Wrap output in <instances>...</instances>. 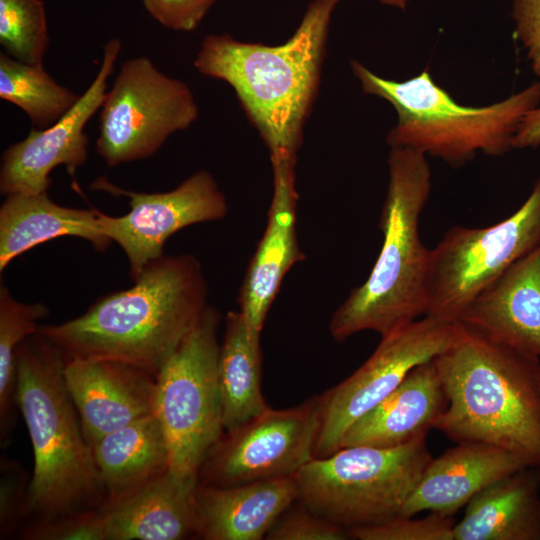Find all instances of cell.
I'll return each instance as SVG.
<instances>
[{
  "mask_svg": "<svg viewBox=\"0 0 540 540\" xmlns=\"http://www.w3.org/2000/svg\"><path fill=\"white\" fill-rule=\"evenodd\" d=\"M125 290L38 333L66 359L113 360L156 376L208 307L202 266L192 254L163 255Z\"/></svg>",
  "mask_w": 540,
  "mask_h": 540,
  "instance_id": "obj_1",
  "label": "cell"
},
{
  "mask_svg": "<svg viewBox=\"0 0 540 540\" xmlns=\"http://www.w3.org/2000/svg\"><path fill=\"white\" fill-rule=\"evenodd\" d=\"M341 0L312 1L295 33L277 46L207 35L194 60L228 83L270 151L297 155L316 99L331 15Z\"/></svg>",
  "mask_w": 540,
  "mask_h": 540,
  "instance_id": "obj_2",
  "label": "cell"
},
{
  "mask_svg": "<svg viewBox=\"0 0 540 540\" xmlns=\"http://www.w3.org/2000/svg\"><path fill=\"white\" fill-rule=\"evenodd\" d=\"M66 357L39 334L16 350L17 404L34 453L27 512L34 524L102 505L106 491L64 379Z\"/></svg>",
  "mask_w": 540,
  "mask_h": 540,
  "instance_id": "obj_3",
  "label": "cell"
},
{
  "mask_svg": "<svg viewBox=\"0 0 540 540\" xmlns=\"http://www.w3.org/2000/svg\"><path fill=\"white\" fill-rule=\"evenodd\" d=\"M447 406L435 428L449 439L507 450L540 466V360L466 328L433 359Z\"/></svg>",
  "mask_w": 540,
  "mask_h": 540,
  "instance_id": "obj_4",
  "label": "cell"
},
{
  "mask_svg": "<svg viewBox=\"0 0 540 540\" xmlns=\"http://www.w3.org/2000/svg\"><path fill=\"white\" fill-rule=\"evenodd\" d=\"M388 176L380 216L381 250L367 279L330 319L329 332L338 342L362 331L385 336L426 312L430 249L419 234L432 186L426 155L409 147H390Z\"/></svg>",
  "mask_w": 540,
  "mask_h": 540,
  "instance_id": "obj_5",
  "label": "cell"
},
{
  "mask_svg": "<svg viewBox=\"0 0 540 540\" xmlns=\"http://www.w3.org/2000/svg\"><path fill=\"white\" fill-rule=\"evenodd\" d=\"M351 69L366 94L389 102L397 122L388 132L390 147H409L458 167L478 152L502 156L524 115L540 105V80L520 92L482 107L459 104L433 80L428 69L405 80L385 79L357 60Z\"/></svg>",
  "mask_w": 540,
  "mask_h": 540,
  "instance_id": "obj_6",
  "label": "cell"
},
{
  "mask_svg": "<svg viewBox=\"0 0 540 540\" xmlns=\"http://www.w3.org/2000/svg\"><path fill=\"white\" fill-rule=\"evenodd\" d=\"M425 438L392 448L342 447L313 458L294 476L298 503L347 530L400 516L432 459Z\"/></svg>",
  "mask_w": 540,
  "mask_h": 540,
  "instance_id": "obj_7",
  "label": "cell"
},
{
  "mask_svg": "<svg viewBox=\"0 0 540 540\" xmlns=\"http://www.w3.org/2000/svg\"><path fill=\"white\" fill-rule=\"evenodd\" d=\"M220 318L208 305L155 376L153 414L166 437L169 470L184 477H198L225 431L218 378Z\"/></svg>",
  "mask_w": 540,
  "mask_h": 540,
  "instance_id": "obj_8",
  "label": "cell"
},
{
  "mask_svg": "<svg viewBox=\"0 0 540 540\" xmlns=\"http://www.w3.org/2000/svg\"><path fill=\"white\" fill-rule=\"evenodd\" d=\"M540 245V175L523 204L487 227L454 226L430 249L424 316L459 322L468 306Z\"/></svg>",
  "mask_w": 540,
  "mask_h": 540,
  "instance_id": "obj_9",
  "label": "cell"
},
{
  "mask_svg": "<svg viewBox=\"0 0 540 540\" xmlns=\"http://www.w3.org/2000/svg\"><path fill=\"white\" fill-rule=\"evenodd\" d=\"M100 109L96 152L109 167L151 157L199 116L190 87L145 56L121 65Z\"/></svg>",
  "mask_w": 540,
  "mask_h": 540,
  "instance_id": "obj_10",
  "label": "cell"
},
{
  "mask_svg": "<svg viewBox=\"0 0 540 540\" xmlns=\"http://www.w3.org/2000/svg\"><path fill=\"white\" fill-rule=\"evenodd\" d=\"M460 322L423 316L381 337L371 356L349 377L320 395L321 424L315 457L340 448L348 428L392 393L409 372L452 347Z\"/></svg>",
  "mask_w": 540,
  "mask_h": 540,
  "instance_id": "obj_11",
  "label": "cell"
},
{
  "mask_svg": "<svg viewBox=\"0 0 540 540\" xmlns=\"http://www.w3.org/2000/svg\"><path fill=\"white\" fill-rule=\"evenodd\" d=\"M320 424V396L287 409L268 406L224 431L200 468L199 483L228 487L295 476L315 458Z\"/></svg>",
  "mask_w": 540,
  "mask_h": 540,
  "instance_id": "obj_12",
  "label": "cell"
},
{
  "mask_svg": "<svg viewBox=\"0 0 540 540\" xmlns=\"http://www.w3.org/2000/svg\"><path fill=\"white\" fill-rule=\"evenodd\" d=\"M197 476L169 469L101 506L66 519L34 524L28 539L180 540L196 535Z\"/></svg>",
  "mask_w": 540,
  "mask_h": 540,
  "instance_id": "obj_13",
  "label": "cell"
},
{
  "mask_svg": "<svg viewBox=\"0 0 540 540\" xmlns=\"http://www.w3.org/2000/svg\"><path fill=\"white\" fill-rule=\"evenodd\" d=\"M92 187L129 198L128 213L115 217L99 212V218L104 235L125 252L133 281L150 262L164 255V245L173 234L193 224L221 220L228 211L225 195L204 170L167 192L129 191L105 178Z\"/></svg>",
  "mask_w": 540,
  "mask_h": 540,
  "instance_id": "obj_14",
  "label": "cell"
},
{
  "mask_svg": "<svg viewBox=\"0 0 540 540\" xmlns=\"http://www.w3.org/2000/svg\"><path fill=\"white\" fill-rule=\"evenodd\" d=\"M121 41L111 38L104 45L100 68L75 106L60 120L43 129H32L10 145L1 158L0 192L37 194L47 192L51 171L64 165L74 176L88 157L89 138L84 128L100 109L121 51Z\"/></svg>",
  "mask_w": 540,
  "mask_h": 540,
  "instance_id": "obj_15",
  "label": "cell"
},
{
  "mask_svg": "<svg viewBox=\"0 0 540 540\" xmlns=\"http://www.w3.org/2000/svg\"><path fill=\"white\" fill-rule=\"evenodd\" d=\"M273 195L264 234L249 262L238 293L239 311L247 324L262 332L281 282L296 263L305 259L296 233L298 194L296 156H270Z\"/></svg>",
  "mask_w": 540,
  "mask_h": 540,
  "instance_id": "obj_16",
  "label": "cell"
},
{
  "mask_svg": "<svg viewBox=\"0 0 540 540\" xmlns=\"http://www.w3.org/2000/svg\"><path fill=\"white\" fill-rule=\"evenodd\" d=\"M64 379L87 443L154 413L155 376L113 360L71 358Z\"/></svg>",
  "mask_w": 540,
  "mask_h": 540,
  "instance_id": "obj_17",
  "label": "cell"
},
{
  "mask_svg": "<svg viewBox=\"0 0 540 540\" xmlns=\"http://www.w3.org/2000/svg\"><path fill=\"white\" fill-rule=\"evenodd\" d=\"M459 322L494 343L540 360V245L484 290Z\"/></svg>",
  "mask_w": 540,
  "mask_h": 540,
  "instance_id": "obj_18",
  "label": "cell"
},
{
  "mask_svg": "<svg viewBox=\"0 0 540 540\" xmlns=\"http://www.w3.org/2000/svg\"><path fill=\"white\" fill-rule=\"evenodd\" d=\"M523 468L528 467L507 450L480 442H459L432 457L401 516L413 517L423 511L453 516L478 492Z\"/></svg>",
  "mask_w": 540,
  "mask_h": 540,
  "instance_id": "obj_19",
  "label": "cell"
},
{
  "mask_svg": "<svg viewBox=\"0 0 540 540\" xmlns=\"http://www.w3.org/2000/svg\"><path fill=\"white\" fill-rule=\"evenodd\" d=\"M294 476L228 487L198 483L196 535L205 540H260L297 501Z\"/></svg>",
  "mask_w": 540,
  "mask_h": 540,
  "instance_id": "obj_20",
  "label": "cell"
},
{
  "mask_svg": "<svg viewBox=\"0 0 540 540\" xmlns=\"http://www.w3.org/2000/svg\"><path fill=\"white\" fill-rule=\"evenodd\" d=\"M446 406L434 360L420 364L392 393L348 428L340 448H392L407 444L435 428Z\"/></svg>",
  "mask_w": 540,
  "mask_h": 540,
  "instance_id": "obj_21",
  "label": "cell"
},
{
  "mask_svg": "<svg viewBox=\"0 0 540 540\" xmlns=\"http://www.w3.org/2000/svg\"><path fill=\"white\" fill-rule=\"evenodd\" d=\"M99 212L59 205L47 192L6 195L0 208V272L26 251L64 236L104 251L112 242L102 232Z\"/></svg>",
  "mask_w": 540,
  "mask_h": 540,
  "instance_id": "obj_22",
  "label": "cell"
},
{
  "mask_svg": "<svg viewBox=\"0 0 540 540\" xmlns=\"http://www.w3.org/2000/svg\"><path fill=\"white\" fill-rule=\"evenodd\" d=\"M539 488L528 468L490 484L467 503L453 540H540Z\"/></svg>",
  "mask_w": 540,
  "mask_h": 540,
  "instance_id": "obj_23",
  "label": "cell"
},
{
  "mask_svg": "<svg viewBox=\"0 0 540 540\" xmlns=\"http://www.w3.org/2000/svg\"><path fill=\"white\" fill-rule=\"evenodd\" d=\"M106 499L118 498L169 469V450L154 414L140 418L92 445Z\"/></svg>",
  "mask_w": 540,
  "mask_h": 540,
  "instance_id": "obj_24",
  "label": "cell"
},
{
  "mask_svg": "<svg viewBox=\"0 0 540 540\" xmlns=\"http://www.w3.org/2000/svg\"><path fill=\"white\" fill-rule=\"evenodd\" d=\"M261 333L249 327L239 310L227 313L218 360L225 431L243 424L268 407L261 388Z\"/></svg>",
  "mask_w": 540,
  "mask_h": 540,
  "instance_id": "obj_25",
  "label": "cell"
},
{
  "mask_svg": "<svg viewBox=\"0 0 540 540\" xmlns=\"http://www.w3.org/2000/svg\"><path fill=\"white\" fill-rule=\"evenodd\" d=\"M81 95L57 83L43 65H31L0 53V98L22 109L38 129L66 115Z\"/></svg>",
  "mask_w": 540,
  "mask_h": 540,
  "instance_id": "obj_26",
  "label": "cell"
},
{
  "mask_svg": "<svg viewBox=\"0 0 540 540\" xmlns=\"http://www.w3.org/2000/svg\"><path fill=\"white\" fill-rule=\"evenodd\" d=\"M49 313L42 303L16 300L8 288L0 286V431L5 438L14 425L17 404L16 350L38 332V321Z\"/></svg>",
  "mask_w": 540,
  "mask_h": 540,
  "instance_id": "obj_27",
  "label": "cell"
},
{
  "mask_svg": "<svg viewBox=\"0 0 540 540\" xmlns=\"http://www.w3.org/2000/svg\"><path fill=\"white\" fill-rule=\"evenodd\" d=\"M0 44L10 57L43 65L48 46L45 5L42 0H0Z\"/></svg>",
  "mask_w": 540,
  "mask_h": 540,
  "instance_id": "obj_28",
  "label": "cell"
},
{
  "mask_svg": "<svg viewBox=\"0 0 540 540\" xmlns=\"http://www.w3.org/2000/svg\"><path fill=\"white\" fill-rule=\"evenodd\" d=\"M452 516L431 513L422 519L397 516L391 520L348 530L359 540H453Z\"/></svg>",
  "mask_w": 540,
  "mask_h": 540,
  "instance_id": "obj_29",
  "label": "cell"
},
{
  "mask_svg": "<svg viewBox=\"0 0 540 540\" xmlns=\"http://www.w3.org/2000/svg\"><path fill=\"white\" fill-rule=\"evenodd\" d=\"M292 506L277 519L267 533L266 539L345 540L350 538L347 529L330 522L301 504L294 509Z\"/></svg>",
  "mask_w": 540,
  "mask_h": 540,
  "instance_id": "obj_30",
  "label": "cell"
},
{
  "mask_svg": "<svg viewBox=\"0 0 540 540\" xmlns=\"http://www.w3.org/2000/svg\"><path fill=\"white\" fill-rule=\"evenodd\" d=\"M216 0H141L147 12L162 26L190 32L195 30Z\"/></svg>",
  "mask_w": 540,
  "mask_h": 540,
  "instance_id": "obj_31",
  "label": "cell"
},
{
  "mask_svg": "<svg viewBox=\"0 0 540 540\" xmlns=\"http://www.w3.org/2000/svg\"><path fill=\"white\" fill-rule=\"evenodd\" d=\"M512 18L532 70L540 76V0H513Z\"/></svg>",
  "mask_w": 540,
  "mask_h": 540,
  "instance_id": "obj_32",
  "label": "cell"
},
{
  "mask_svg": "<svg viewBox=\"0 0 540 540\" xmlns=\"http://www.w3.org/2000/svg\"><path fill=\"white\" fill-rule=\"evenodd\" d=\"M21 473L12 470L1 481V535L10 532L27 515V490H22Z\"/></svg>",
  "mask_w": 540,
  "mask_h": 540,
  "instance_id": "obj_33",
  "label": "cell"
},
{
  "mask_svg": "<svg viewBox=\"0 0 540 540\" xmlns=\"http://www.w3.org/2000/svg\"><path fill=\"white\" fill-rule=\"evenodd\" d=\"M511 146L519 150L540 146V106L527 112L521 119Z\"/></svg>",
  "mask_w": 540,
  "mask_h": 540,
  "instance_id": "obj_34",
  "label": "cell"
},
{
  "mask_svg": "<svg viewBox=\"0 0 540 540\" xmlns=\"http://www.w3.org/2000/svg\"><path fill=\"white\" fill-rule=\"evenodd\" d=\"M380 3L392 6L401 10L406 9L409 0H378Z\"/></svg>",
  "mask_w": 540,
  "mask_h": 540,
  "instance_id": "obj_35",
  "label": "cell"
},
{
  "mask_svg": "<svg viewBox=\"0 0 540 540\" xmlns=\"http://www.w3.org/2000/svg\"><path fill=\"white\" fill-rule=\"evenodd\" d=\"M535 474H536L537 479H538V482H539V484H540V466H538V471H537V473H535Z\"/></svg>",
  "mask_w": 540,
  "mask_h": 540,
  "instance_id": "obj_36",
  "label": "cell"
}]
</instances>
